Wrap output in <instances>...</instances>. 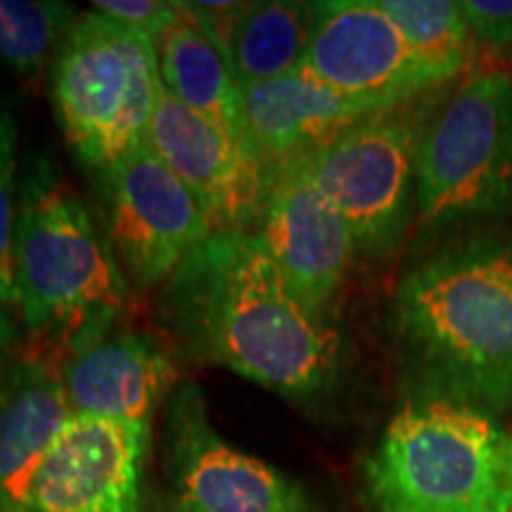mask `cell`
Listing matches in <instances>:
<instances>
[{
	"label": "cell",
	"mask_w": 512,
	"mask_h": 512,
	"mask_svg": "<svg viewBox=\"0 0 512 512\" xmlns=\"http://www.w3.org/2000/svg\"><path fill=\"white\" fill-rule=\"evenodd\" d=\"M181 349L290 401L330 394L344 368L335 320L299 302L256 230H214L164 283Z\"/></svg>",
	"instance_id": "6da1fadb"
},
{
	"label": "cell",
	"mask_w": 512,
	"mask_h": 512,
	"mask_svg": "<svg viewBox=\"0 0 512 512\" xmlns=\"http://www.w3.org/2000/svg\"><path fill=\"white\" fill-rule=\"evenodd\" d=\"M389 313L427 394L512 406V228L446 242L403 275Z\"/></svg>",
	"instance_id": "7a4b0ae2"
},
{
	"label": "cell",
	"mask_w": 512,
	"mask_h": 512,
	"mask_svg": "<svg viewBox=\"0 0 512 512\" xmlns=\"http://www.w3.org/2000/svg\"><path fill=\"white\" fill-rule=\"evenodd\" d=\"M15 271L27 349L57 366L114 330L128 309L131 294L110 242L46 155L24 159L17 181Z\"/></svg>",
	"instance_id": "3957f363"
},
{
	"label": "cell",
	"mask_w": 512,
	"mask_h": 512,
	"mask_svg": "<svg viewBox=\"0 0 512 512\" xmlns=\"http://www.w3.org/2000/svg\"><path fill=\"white\" fill-rule=\"evenodd\" d=\"M370 512H512V434L489 413L422 392L363 467Z\"/></svg>",
	"instance_id": "277c9868"
},
{
	"label": "cell",
	"mask_w": 512,
	"mask_h": 512,
	"mask_svg": "<svg viewBox=\"0 0 512 512\" xmlns=\"http://www.w3.org/2000/svg\"><path fill=\"white\" fill-rule=\"evenodd\" d=\"M159 93L150 36L95 10L79 15L55 60L53 100L62 136L81 164L102 174L145 145Z\"/></svg>",
	"instance_id": "5b68a950"
},
{
	"label": "cell",
	"mask_w": 512,
	"mask_h": 512,
	"mask_svg": "<svg viewBox=\"0 0 512 512\" xmlns=\"http://www.w3.org/2000/svg\"><path fill=\"white\" fill-rule=\"evenodd\" d=\"M415 211L432 228L512 216V74L470 76L422 128Z\"/></svg>",
	"instance_id": "8992f818"
},
{
	"label": "cell",
	"mask_w": 512,
	"mask_h": 512,
	"mask_svg": "<svg viewBox=\"0 0 512 512\" xmlns=\"http://www.w3.org/2000/svg\"><path fill=\"white\" fill-rule=\"evenodd\" d=\"M415 147L411 121L387 110L299 159L368 259H389L406 238L415 209Z\"/></svg>",
	"instance_id": "52a82bcc"
},
{
	"label": "cell",
	"mask_w": 512,
	"mask_h": 512,
	"mask_svg": "<svg viewBox=\"0 0 512 512\" xmlns=\"http://www.w3.org/2000/svg\"><path fill=\"white\" fill-rule=\"evenodd\" d=\"M166 467L174 512H316L294 479L216 432L192 382L166 403Z\"/></svg>",
	"instance_id": "ba28073f"
},
{
	"label": "cell",
	"mask_w": 512,
	"mask_h": 512,
	"mask_svg": "<svg viewBox=\"0 0 512 512\" xmlns=\"http://www.w3.org/2000/svg\"><path fill=\"white\" fill-rule=\"evenodd\" d=\"M100 176L107 242L121 271L140 290L166 283L185 256L214 233L195 195L147 143Z\"/></svg>",
	"instance_id": "9c48e42d"
},
{
	"label": "cell",
	"mask_w": 512,
	"mask_h": 512,
	"mask_svg": "<svg viewBox=\"0 0 512 512\" xmlns=\"http://www.w3.org/2000/svg\"><path fill=\"white\" fill-rule=\"evenodd\" d=\"M302 69L325 86L377 110L418 98L444 83L384 15L377 0L313 3V27Z\"/></svg>",
	"instance_id": "30bf717a"
},
{
	"label": "cell",
	"mask_w": 512,
	"mask_h": 512,
	"mask_svg": "<svg viewBox=\"0 0 512 512\" xmlns=\"http://www.w3.org/2000/svg\"><path fill=\"white\" fill-rule=\"evenodd\" d=\"M147 145L195 195L214 230H256L271 178L245 133L192 112L162 88Z\"/></svg>",
	"instance_id": "8fae6325"
},
{
	"label": "cell",
	"mask_w": 512,
	"mask_h": 512,
	"mask_svg": "<svg viewBox=\"0 0 512 512\" xmlns=\"http://www.w3.org/2000/svg\"><path fill=\"white\" fill-rule=\"evenodd\" d=\"M256 233L299 302L335 320L358 249L344 216L299 159L271 174Z\"/></svg>",
	"instance_id": "7c38bea8"
},
{
	"label": "cell",
	"mask_w": 512,
	"mask_h": 512,
	"mask_svg": "<svg viewBox=\"0 0 512 512\" xmlns=\"http://www.w3.org/2000/svg\"><path fill=\"white\" fill-rule=\"evenodd\" d=\"M150 425L74 415L31 486L29 512H143Z\"/></svg>",
	"instance_id": "4fadbf2b"
},
{
	"label": "cell",
	"mask_w": 512,
	"mask_h": 512,
	"mask_svg": "<svg viewBox=\"0 0 512 512\" xmlns=\"http://www.w3.org/2000/svg\"><path fill=\"white\" fill-rule=\"evenodd\" d=\"M60 373L74 415L126 425H150L178 380L162 344L131 330H110L81 344L64 358Z\"/></svg>",
	"instance_id": "5bb4252c"
},
{
	"label": "cell",
	"mask_w": 512,
	"mask_h": 512,
	"mask_svg": "<svg viewBox=\"0 0 512 512\" xmlns=\"http://www.w3.org/2000/svg\"><path fill=\"white\" fill-rule=\"evenodd\" d=\"M240 91V126L268 178L325 145L344 128L377 110L370 102L325 86L306 69Z\"/></svg>",
	"instance_id": "9a60e30c"
},
{
	"label": "cell",
	"mask_w": 512,
	"mask_h": 512,
	"mask_svg": "<svg viewBox=\"0 0 512 512\" xmlns=\"http://www.w3.org/2000/svg\"><path fill=\"white\" fill-rule=\"evenodd\" d=\"M72 418L57 363L24 349L0 366V512H29L38 470Z\"/></svg>",
	"instance_id": "2e32d148"
},
{
	"label": "cell",
	"mask_w": 512,
	"mask_h": 512,
	"mask_svg": "<svg viewBox=\"0 0 512 512\" xmlns=\"http://www.w3.org/2000/svg\"><path fill=\"white\" fill-rule=\"evenodd\" d=\"M155 48L166 93L192 112L242 133L240 91L228 57L185 3H176L174 22L155 38Z\"/></svg>",
	"instance_id": "e0dca14e"
},
{
	"label": "cell",
	"mask_w": 512,
	"mask_h": 512,
	"mask_svg": "<svg viewBox=\"0 0 512 512\" xmlns=\"http://www.w3.org/2000/svg\"><path fill=\"white\" fill-rule=\"evenodd\" d=\"M311 27L313 3H249L226 50L238 88L280 79L302 67Z\"/></svg>",
	"instance_id": "ac0fdd59"
},
{
	"label": "cell",
	"mask_w": 512,
	"mask_h": 512,
	"mask_svg": "<svg viewBox=\"0 0 512 512\" xmlns=\"http://www.w3.org/2000/svg\"><path fill=\"white\" fill-rule=\"evenodd\" d=\"M418 53L441 79L448 81L463 72L470 60V29L460 10L451 0H377Z\"/></svg>",
	"instance_id": "d6986e66"
},
{
	"label": "cell",
	"mask_w": 512,
	"mask_h": 512,
	"mask_svg": "<svg viewBox=\"0 0 512 512\" xmlns=\"http://www.w3.org/2000/svg\"><path fill=\"white\" fill-rule=\"evenodd\" d=\"M79 19L72 5L55 0H0V64L36 74L60 55L64 38Z\"/></svg>",
	"instance_id": "ffe728a7"
},
{
	"label": "cell",
	"mask_w": 512,
	"mask_h": 512,
	"mask_svg": "<svg viewBox=\"0 0 512 512\" xmlns=\"http://www.w3.org/2000/svg\"><path fill=\"white\" fill-rule=\"evenodd\" d=\"M15 121L0 112V306H19L15 271Z\"/></svg>",
	"instance_id": "44dd1931"
},
{
	"label": "cell",
	"mask_w": 512,
	"mask_h": 512,
	"mask_svg": "<svg viewBox=\"0 0 512 512\" xmlns=\"http://www.w3.org/2000/svg\"><path fill=\"white\" fill-rule=\"evenodd\" d=\"M93 10L112 22L150 36L152 41L176 17V3H159V0H100L93 3Z\"/></svg>",
	"instance_id": "7402d4cb"
},
{
	"label": "cell",
	"mask_w": 512,
	"mask_h": 512,
	"mask_svg": "<svg viewBox=\"0 0 512 512\" xmlns=\"http://www.w3.org/2000/svg\"><path fill=\"white\" fill-rule=\"evenodd\" d=\"M470 34L491 48L512 46V0H463Z\"/></svg>",
	"instance_id": "603a6c76"
},
{
	"label": "cell",
	"mask_w": 512,
	"mask_h": 512,
	"mask_svg": "<svg viewBox=\"0 0 512 512\" xmlns=\"http://www.w3.org/2000/svg\"><path fill=\"white\" fill-rule=\"evenodd\" d=\"M12 335H15V328H12V320L8 313H5L3 306H0V351L10 344Z\"/></svg>",
	"instance_id": "cb8c5ba5"
},
{
	"label": "cell",
	"mask_w": 512,
	"mask_h": 512,
	"mask_svg": "<svg viewBox=\"0 0 512 512\" xmlns=\"http://www.w3.org/2000/svg\"><path fill=\"white\" fill-rule=\"evenodd\" d=\"M0 112H3V107H0Z\"/></svg>",
	"instance_id": "d4e9b609"
}]
</instances>
